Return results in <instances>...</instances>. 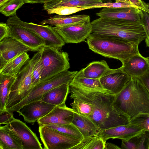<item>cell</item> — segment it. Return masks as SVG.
Instances as JSON below:
<instances>
[{
  "label": "cell",
  "mask_w": 149,
  "mask_h": 149,
  "mask_svg": "<svg viewBox=\"0 0 149 149\" xmlns=\"http://www.w3.org/2000/svg\"><path fill=\"white\" fill-rule=\"evenodd\" d=\"M69 93L81 99L82 115L91 120L101 131L130 123L129 117L114 105L116 95L107 90L90 89L69 84Z\"/></svg>",
  "instance_id": "1"
},
{
  "label": "cell",
  "mask_w": 149,
  "mask_h": 149,
  "mask_svg": "<svg viewBox=\"0 0 149 149\" xmlns=\"http://www.w3.org/2000/svg\"><path fill=\"white\" fill-rule=\"evenodd\" d=\"M114 104L130 120L141 115H149V93L138 78H131L116 95Z\"/></svg>",
  "instance_id": "2"
},
{
  "label": "cell",
  "mask_w": 149,
  "mask_h": 149,
  "mask_svg": "<svg viewBox=\"0 0 149 149\" xmlns=\"http://www.w3.org/2000/svg\"><path fill=\"white\" fill-rule=\"evenodd\" d=\"M91 33L115 37L140 44L146 38L140 22L125 19L99 17L91 22Z\"/></svg>",
  "instance_id": "3"
},
{
  "label": "cell",
  "mask_w": 149,
  "mask_h": 149,
  "mask_svg": "<svg viewBox=\"0 0 149 149\" xmlns=\"http://www.w3.org/2000/svg\"><path fill=\"white\" fill-rule=\"evenodd\" d=\"M86 39L89 48L95 53L119 60L122 64L132 56L140 53L138 43L115 37L91 33Z\"/></svg>",
  "instance_id": "4"
},
{
  "label": "cell",
  "mask_w": 149,
  "mask_h": 149,
  "mask_svg": "<svg viewBox=\"0 0 149 149\" xmlns=\"http://www.w3.org/2000/svg\"><path fill=\"white\" fill-rule=\"evenodd\" d=\"M36 57L35 53L16 76L7 97L5 107L6 110H8L26 97L33 87L31 73Z\"/></svg>",
  "instance_id": "5"
},
{
  "label": "cell",
  "mask_w": 149,
  "mask_h": 149,
  "mask_svg": "<svg viewBox=\"0 0 149 149\" xmlns=\"http://www.w3.org/2000/svg\"><path fill=\"white\" fill-rule=\"evenodd\" d=\"M77 72L66 70L40 82L33 86L26 97L8 111L18 112L23 106L40 100L51 89L65 84L70 83Z\"/></svg>",
  "instance_id": "6"
},
{
  "label": "cell",
  "mask_w": 149,
  "mask_h": 149,
  "mask_svg": "<svg viewBox=\"0 0 149 149\" xmlns=\"http://www.w3.org/2000/svg\"><path fill=\"white\" fill-rule=\"evenodd\" d=\"M60 49L45 46L42 50L41 58L42 72L40 81L70 68L68 53L61 51Z\"/></svg>",
  "instance_id": "7"
},
{
  "label": "cell",
  "mask_w": 149,
  "mask_h": 149,
  "mask_svg": "<svg viewBox=\"0 0 149 149\" xmlns=\"http://www.w3.org/2000/svg\"><path fill=\"white\" fill-rule=\"evenodd\" d=\"M6 23L19 26L33 33L42 41L45 46L61 49L65 45L64 40L51 26L24 22L16 14L10 16Z\"/></svg>",
  "instance_id": "8"
},
{
  "label": "cell",
  "mask_w": 149,
  "mask_h": 149,
  "mask_svg": "<svg viewBox=\"0 0 149 149\" xmlns=\"http://www.w3.org/2000/svg\"><path fill=\"white\" fill-rule=\"evenodd\" d=\"M38 131L45 149H71L81 140L45 125H40Z\"/></svg>",
  "instance_id": "9"
},
{
  "label": "cell",
  "mask_w": 149,
  "mask_h": 149,
  "mask_svg": "<svg viewBox=\"0 0 149 149\" xmlns=\"http://www.w3.org/2000/svg\"><path fill=\"white\" fill-rule=\"evenodd\" d=\"M6 125L10 133L21 142L23 149L43 148L36 134L25 123L14 118Z\"/></svg>",
  "instance_id": "10"
},
{
  "label": "cell",
  "mask_w": 149,
  "mask_h": 149,
  "mask_svg": "<svg viewBox=\"0 0 149 149\" xmlns=\"http://www.w3.org/2000/svg\"><path fill=\"white\" fill-rule=\"evenodd\" d=\"M53 28L66 43L84 41L91 33L92 30L91 22L55 26Z\"/></svg>",
  "instance_id": "11"
},
{
  "label": "cell",
  "mask_w": 149,
  "mask_h": 149,
  "mask_svg": "<svg viewBox=\"0 0 149 149\" xmlns=\"http://www.w3.org/2000/svg\"><path fill=\"white\" fill-rule=\"evenodd\" d=\"M8 24L10 27L9 37L15 39L29 47L31 51L38 52L42 50L45 44L37 36L19 26Z\"/></svg>",
  "instance_id": "12"
},
{
  "label": "cell",
  "mask_w": 149,
  "mask_h": 149,
  "mask_svg": "<svg viewBox=\"0 0 149 149\" xmlns=\"http://www.w3.org/2000/svg\"><path fill=\"white\" fill-rule=\"evenodd\" d=\"M56 106L39 100L23 106L18 112L26 122L34 124L41 118L51 111Z\"/></svg>",
  "instance_id": "13"
},
{
  "label": "cell",
  "mask_w": 149,
  "mask_h": 149,
  "mask_svg": "<svg viewBox=\"0 0 149 149\" xmlns=\"http://www.w3.org/2000/svg\"><path fill=\"white\" fill-rule=\"evenodd\" d=\"M29 51V47L14 38L8 37L0 41V69L19 55Z\"/></svg>",
  "instance_id": "14"
},
{
  "label": "cell",
  "mask_w": 149,
  "mask_h": 149,
  "mask_svg": "<svg viewBox=\"0 0 149 149\" xmlns=\"http://www.w3.org/2000/svg\"><path fill=\"white\" fill-rule=\"evenodd\" d=\"M131 79L120 67L112 69L99 80L104 88L116 95L122 90Z\"/></svg>",
  "instance_id": "15"
},
{
  "label": "cell",
  "mask_w": 149,
  "mask_h": 149,
  "mask_svg": "<svg viewBox=\"0 0 149 149\" xmlns=\"http://www.w3.org/2000/svg\"><path fill=\"white\" fill-rule=\"evenodd\" d=\"M74 112L64 103L56 106L51 111L37 121L39 125L68 124L72 123Z\"/></svg>",
  "instance_id": "16"
},
{
  "label": "cell",
  "mask_w": 149,
  "mask_h": 149,
  "mask_svg": "<svg viewBox=\"0 0 149 149\" xmlns=\"http://www.w3.org/2000/svg\"><path fill=\"white\" fill-rule=\"evenodd\" d=\"M144 131L140 126L130 123L101 131L99 135L105 142L110 139L127 140Z\"/></svg>",
  "instance_id": "17"
},
{
  "label": "cell",
  "mask_w": 149,
  "mask_h": 149,
  "mask_svg": "<svg viewBox=\"0 0 149 149\" xmlns=\"http://www.w3.org/2000/svg\"><path fill=\"white\" fill-rule=\"evenodd\" d=\"M131 78H139L149 71V56L145 57L140 53L129 58L121 67Z\"/></svg>",
  "instance_id": "18"
},
{
  "label": "cell",
  "mask_w": 149,
  "mask_h": 149,
  "mask_svg": "<svg viewBox=\"0 0 149 149\" xmlns=\"http://www.w3.org/2000/svg\"><path fill=\"white\" fill-rule=\"evenodd\" d=\"M141 10L134 7L103 8L96 15L100 17L140 22Z\"/></svg>",
  "instance_id": "19"
},
{
  "label": "cell",
  "mask_w": 149,
  "mask_h": 149,
  "mask_svg": "<svg viewBox=\"0 0 149 149\" xmlns=\"http://www.w3.org/2000/svg\"><path fill=\"white\" fill-rule=\"evenodd\" d=\"M90 22V17L87 15L69 16L57 15L49 19L42 20L40 24L42 25L48 24L55 26H60Z\"/></svg>",
  "instance_id": "20"
},
{
  "label": "cell",
  "mask_w": 149,
  "mask_h": 149,
  "mask_svg": "<svg viewBox=\"0 0 149 149\" xmlns=\"http://www.w3.org/2000/svg\"><path fill=\"white\" fill-rule=\"evenodd\" d=\"M72 123L77 128L83 138L99 135L101 131L88 118L75 112Z\"/></svg>",
  "instance_id": "21"
},
{
  "label": "cell",
  "mask_w": 149,
  "mask_h": 149,
  "mask_svg": "<svg viewBox=\"0 0 149 149\" xmlns=\"http://www.w3.org/2000/svg\"><path fill=\"white\" fill-rule=\"evenodd\" d=\"M69 84L66 83L56 87L45 93L40 100L56 106L64 103L69 93Z\"/></svg>",
  "instance_id": "22"
},
{
  "label": "cell",
  "mask_w": 149,
  "mask_h": 149,
  "mask_svg": "<svg viewBox=\"0 0 149 149\" xmlns=\"http://www.w3.org/2000/svg\"><path fill=\"white\" fill-rule=\"evenodd\" d=\"M112 69L105 61L102 60L91 62L87 67L81 70L84 77L99 79Z\"/></svg>",
  "instance_id": "23"
},
{
  "label": "cell",
  "mask_w": 149,
  "mask_h": 149,
  "mask_svg": "<svg viewBox=\"0 0 149 149\" xmlns=\"http://www.w3.org/2000/svg\"><path fill=\"white\" fill-rule=\"evenodd\" d=\"M29 60V56L27 53H23L7 63L0 69V73L16 76Z\"/></svg>",
  "instance_id": "24"
},
{
  "label": "cell",
  "mask_w": 149,
  "mask_h": 149,
  "mask_svg": "<svg viewBox=\"0 0 149 149\" xmlns=\"http://www.w3.org/2000/svg\"><path fill=\"white\" fill-rule=\"evenodd\" d=\"M102 0H55L44 4L43 9L61 6H93L102 3Z\"/></svg>",
  "instance_id": "25"
},
{
  "label": "cell",
  "mask_w": 149,
  "mask_h": 149,
  "mask_svg": "<svg viewBox=\"0 0 149 149\" xmlns=\"http://www.w3.org/2000/svg\"><path fill=\"white\" fill-rule=\"evenodd\" d=\"M0 149H23L22 143L10 133L7 125H0Z\"/></svg>",
  "instance_id": "26"
},
{
  "label": "cell",
  "mask_w": 149,
  "mask_h": 149,
  "mask_svg": "<svg viewBox=\"0 0 149 149\" xmlns=\"http://www.w3.org/2000/svg\"><path fill=\"white\" fill-rule=\"evenodd\" d=\"M16 76L0 73V111L5 109L7 97Z\"/></svg>",
  "instance_id": "27"
},
{
  "label": "cell",
  "mask_w": 149,
  "mask_h": 149,
  "mask_svg": "<svg viewBox=\"0 0 149 149\" xmlns=\"http://www.w3.org/2000/svg\"><path fill=\"white\" fill-rule=\"evenodd\" d=\"M106 142L99 135L84 138L71 149H105Z\"/></svg>",
  "instance_id": "28"
},
{
  "label": "cell",
  "mask_w": 149,
  "mask_h": 149,
  "mask_svg": "<svg viewBox=\"0 0 149 149\" xmlns=\"http://www.w3.org/2000/svg\"><path fill=\"white\" fill-rule=\"evenodd\" d=\"M70 84L90 89L106 90L103 87L99 79L84 77L82 75L81 70L77 72Z\"/></svg>",
  "instance_id": "29"
},
{
  "label": "cell",
  "mask_w": 149,
  "mask_h": 149,
  "mask_svg": "<svg viewBox=\"0 0 149 149\" xmlns=\"http://www.w3.org/2000/svg\"><path fill=\"white\" fill-rule=\"evenodd\" d=\"M64 134L78 138L81 140L82 135L76 127L72 123L68 124H49L45 125Z\"/></svg>",
  "instance_id": "30"
},
{
  "label": "cell",
  "mask_w": 149,
  "mask_h": 149,
  "mask_svg": "<svg viewBox=\"0 0 149 149\" xmlns=\"http://www.w3.org/2000/svg\"><path fill=\"white\" fill-rule=\"evenodd\" d=\"M96 8L94 6H61L52 8L47 10L48 14H56L63 15H68L87 9Z\"/></svg>",
  "instance_id": "31"
},
{
  "label": "cell",
  "mask_w": 149,
  "mask_h": 149,
  "mask_svg": "<svg viewBox=\"0 0 149 149\" xmlns=\"http://www.w3.org/2000/svg\"><path fill=\"white\" fill-rule=\"evenodd\" d=\"M26 3H30L27 0H10L0 7V12L6 17H10L16 14L17 10Z\"/></svg>",
  "instance_id": "32"
},
{
  "label": "cell",
  "mask_w": 149,
  "mask_h": 149,
  "mask_svg": "<svg viewBox=\"0 0 149 149\" xmlns=\"http://www.w3.org/2000/svg\"><path fill=\"white\" fill-rule=\"evenodd\" d=\"M32 71V77L33 86L40 81L42 72L41 61L42 51L37 52Z\"/></svg>",
  "instance_id": "33"
},
{
  "label": "cell",
  "mask_w": 149,
  "mask_h": 149,
  "mask_svg": "<svg viewBox=\"0 0 149 149\" xmlns=\"http://www.w3.org/2000/svg\"><path fill=\"white\" fill-rule=\"evenodd\" d=\"M114 2H102L93 5L97 8H138L130 3L125 0H115Z\"/></svg>",
  "instance_id": "34"
},
{
  "label": "cell",
  "mask_w": 149,
  "mask_h": 149,
  "mask_svg": "<svg viewBox=\"0 0 149 149\" xmlns=\"http://www.w3.org/2000/svg\"><path fill=\"white\" fill-rule=\"evenodd\" d=\"M130 123L140 126L145 131L149 132V115H139L130 120Z\"/></svg>",
  "instance_id": "35"
},
{
  "label": "cell",
  "mask_w": 149,
  "mask_h": 149,
  "mask_svg": "<svg viewBox=\"0 0 149 149\" xmlns=\"http://www.w3.org/2000/svg\"><path fill=\"white\" fill-rule=\"evenodd\" d=\"M140 22L146 33V38L145 41L146 45L149 47V12L141 10Z\"/></svg>",
  "instance_id": "36"
},
{
  "label": "cell",
  "mask_w": 149,
  "mask_h": 149,
  "mask_svg": "<svg viewBox=\"0 0 149 149\" xmlns=\"http://www.w3.org/2000/svg\"><path fill=\"white\" fill-rule=\"evenodd\" d=\"M139 134L134 136L127 140H122L121 149H137Z\"/></svg>",
  "instance_id": "37"
},
{
  "label": "cell",
  "mask_w": 149,
  "mask_h": 149,
  "mask_svg": "<svg viewBox=\"0 0 149 149\" xmlns=\"http://www.w3.org/2000/svg\"><path fill=\"white\" fill-rule=\"evenodd\" d=\"M149 143V132L144 131L140 134L137 149H148Z\"/></svg>",
  "instance_id": "38"
},
{
  "label": "cell",
  "mask_w": 149,
  "mask_h": 149,
  "mask_svg": "<svg viewBox=\"0 0 149 149\" xmlns=\"http://www.w3.org/2000/svg\"><path fill=\"white\" fill-rule=\"evenodd\" d=\"M15 118L13 117V113L6 110L0 111V125L7 124L13 120Z\"/></svg>",
  "instance_id": "39"
},
{
  "label": "cell",
  "mask_w": 149,
  "mask_h": 149,
  "mask_svg": "<svg viewBox=\"0 0 149 149\" xmlns=\"http://www.w3.org/2000/svg\"><path fill=\"white\" fill-rule=\"evenodd\" d=\"M10 27L7 23H0V41L5 38L9 37Z\"/></svg>",
  "instance_id": "40"
},
{
  "label": "cell",
  "mask_w": 149,
  "mask_h": 149,
  "mask_svg": "<svg viewBox=\"0 0 149 149\" xmlns=\"http://www.w3.org/2000/svg\"><path fill=\"white\" fill-rule=\"evenodd\" d=\"M127 1L134 5L136 6L140 10L144 11L146 10L145 6V2L142 0H125Z\"/></svg>",
  "instance_id": "41"
},
{
  "label": "cell",
  "mask_w": 149,
  "mask_h": 149,
  "mask_svg": "<svg viewBox=\"0 0 149 149\" xmlns=\"http://www.w3.org/2000/svg\"><path fill=\"white\" fill-rule=\"evenodd\" d=\"M138 78L149 93V71Z\"/></svg>",
  "instance_id": "42"
},
{
  "label": "cell",
  "mask_w": 149,
  "mask_h": 149,
  "mask_svg": "<svg viewBox=\"0 0 149 149\" xmlns=\"http://www.w3.org/2000/svg\"><path fill=\"white\" fill-rule=\"evenodd\" d=\"M118 146L111 143H107L106 144L105 149H120Z\"/></svg>",
  "instance_id": "43"
},
{
  "label": "cell",
  "mask_w": 149,
  "mask_h": 149,
  "mask_svg": "<svg viewBox=\"0 0 149 149\" xmlns=\"http://www.w3.org/2000/svg\"><path fill=\"white\" fill-rule=\"evenodd\" d=\"M30 3H45L49 2L55 0H27Z\"/></svg>",
  "instance_id": "44"
},
{
  "label": "cell",
  "mask_w": 149,
  "mask_h": 149,
  "mask_svg": "<svg viewBox=\"0 0 149 149\" xmlns=\"http://www.w3.org/2000/svg\"><path fill=\"white\" fill-rule=\"evenodd\" d=\"M10 0H0V7Z\"/></svg>",
  "instance_id": "45"
},
{
  "label": "cell",
  "mask_w": 149,
  "mask_h": 149,
  "mask_svg": "<svg viewBox=\"0 0 149 149\" xmlns=\"http://www.w3.org/2000/svg\"><path fill=\"white\" fill-rule=\"evenodd\" d=\"M103 2L108 3V2H112L111 0H102Z\"/></svg>",
  "instance_id": "46"
},
{
  "label": "cell",
  "mask_w": 149,
  "mask_h": 149,
  "mask_svg": "<svg viewBox=\"0 0 149 149\" xmlns=\"http://www.w3.org/2000/svg\"><path fill=\"white\" fill-rule=\"evenodd\" d=\"M148 149H149V144H148Z\"/></svg>",
  "instance_id": "47"
},
{
  "label": "cell",
  "mask_w": 149,
  "mask_h": 149,
  "mask_svg": "<svg viewBox=\"0 0 149 149\" xmlns=\"http://www.w3.org/2000/svg\"></svg>",
  "instance_id": "48"
}]
</instances>
